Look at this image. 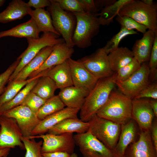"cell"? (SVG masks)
<instances>
[{"label":"cell","instance_id":"1","mask_svg":"<svg viewBox=\"0 0 157 157\" xmlns=\"http://www.w3.org/2000/svg\"><path fill=\"white\" fill-rule=\"evenodd\" d=\"M116 72H114L110 76L98 79L80 110V119L82 121L88 122L105 104L116 85Z\"/></svg>","mask_w":157,"mask_h":157},{"label":"cell","instance_id":"2","mask_svg":"<svg viewBox=\"0 0 157 157\" xmlns=\"http://www.w3.org/2000/svg\"><path fill=\"white\" fill-rule=\"evenodd\" d=\"M132 100L119 90L114 89L96 115L118 124H125L132 119Z\"/></svg>","mask_w":157,"mask_h":157},{"label":"cell","instance_id":"3","mask_svg":"<svg viewBox=\"0 0 157 157\" xmlns=\"http://www.w3.org/2000/svg\"><path fill=\"white\" fill-rule=\"evenodd\" d=\"M76 24L72 40L74 46L80 48L88 47L92 45V39L98 34L100 25L97 15L85 12L73 13Z\"/></svg>","mask_w":157,"mask_h":157},{"label":"cell","instance_id":"4","mask_svg":"<svg viewBox=\"0 0 157 157\" xmlns=\"http://www.w3.org/2000/svg\"><path fill=\"white\" fill-rule=\"evenodd\" d=\"M50 1L51 3L47 10L51 15L53 25L66 44L73 47L72 38L76 24V17L72 13L62 9L54 0Z\"/></svg>","mask_w":157,"mask_h":157},{"label":"cell","instance_id":"5","mask_svg":"<svg viewBox=\"0 0 157 157\" xmlns=\"http://www.w3.org/2000/svg\"><path fill=\"white\" fill-rule=\"evenodd\" d=\"M157 6L147 5L141 1L132 0L124 5L118 15L129 17L146 26L148 30L157 31Z\"/></svg>","mask_w":157,"mask_h":157},{"label":"cell","instance_id":"6","mask_svg":"<svg viewBox=\"0 0 157 157\" xmlns=\"http://www.w3.org/2000/svg\"><path fill=\"white\" fill-rule=\"evenodd\" d=\"M51 32L43 33L38 38L26 39L28 46L25 51L18 57L20 61L10 76L9 82L13 80L16 76L23 68L43 49L48 46L65 42L63 38Z\"/></svg>","mask_w":157,"mask_h":157},{"label":"cell","instance_id":"7","mask_svg":"<svg viewBox=\"0 0 157 157\" xmlns=\"http://www.w3.org/2000/svg\"><path fill=\"white\" fill-rule=\"evenodd\" d=\"M88 122V130L112 151L118 141L121 125L100 117L96 114L92 117Z\"/></svg>","mask_w":157,"mask_h":157},{"label":"cell","instance_id":"8","mask_svg":"<svg viewBox=\"0 0 157 157\" xmlns=\"http://www.w3.org/2000/svg\"><path fill=\"white\" fill-rule=\"evenodd\" d=\"M74 138L83 157H114L112 151L88 130L76 133Z\"/></svg>","mask_w":157,"mask_h":157},{"label":"cell","instance_id":"9","mask_svg":"<svg viewBox=\"0 0 157 157\" xmlns=\"http://www.w3.org/2000/svg\"><path fill=\"white\" fill-rule=\"evenodd\" d=\"M29 138H40L43 140L42 153L63 152L71 154L74 153L75 143L73 133L60 135L47 133L31 136Z\"/></svg>","mask_w":157,"mask_h":157},{"label":"cell","instance_id":"10","mask_svg":"<svg viewBox=\"0 0 157 157\" xmlns=\"http://www.w3.org/2000/svg\"><path fill=\"white\" fill-rule=\"evenodd\" d=\"M148 62L141 65L138 70L126 80L116 81V85L123 94L132 99L150 83Z\"/></svg>","mask_w":157,"mask_h":157},{"label":"cell","instance_id":"11","mask_svg":"<svg viewBox=\"0 0 157 157\" xmlns=\"http://www.w3.org/2000/svg\"><path fill=\"white\" fill-rule=\"evenodd\" d=\"M21 131L14 118L0 115V149L19 147L25 149Z\"/></svg>","mask_w":157,"mask_h":157},{"label":"cell","instance_id":"12","mask_svg":"<svg viewBox=\"0 0 157 157\" xmlns=\"http://www.w3.org/2000/svg\"><path fill=\"white\" fill-rule=\"evenodd\" d=\"M5 116L15 119L20 129L23 136L29 137L40 120L37 114L29 107L21 105L3 113Z\"/></svg>","mask_w":157,"mask_h":157},{"label":"cell","instance_id":"13","mask_svg":"<svg viewBox=\"0 0 157 157\" xmlns=\"http://www.w3.org/2000/svg\"><path fill=\"white\" fill-rule=\"evenodd\" d=\"M87 69L98 79L108 77L114 72L110 68L108 54L103 47L80 59Z\"/></svg>","mask_w":157,"mask_h":157},{"label":"cell","instance_id":"14","mask_svg":"<svg viewBox=\"0 0 157 157\" xmlns=\"http://www.w3.org/2000/svg\"><path fill=\"white\" fill-rule=\"evenodd\" d=\"M151 136L150 130H140L138 139L130 144L122 157H157Z\"/></svg>","mask_w":157,"mask_h":157},{"label":"cell","instance_id":"15","mask_svg":"<svg viewBox=\"0 0 157 157\" xmlns=\"http://www.w3.org/2000/svg\"><path fill=\"white\" fill-rule=\"evenodd\" d=\"M131 117L141 131L150 130L155 117L149 100L144 98L132 100Z\"/></svg>","mask_w":157,"mask_h":157},{"label":"cell","instance_id":"16","mask_svg":"<svg viewBox=\"0 0 157 157\" xmlns=\"http://www.w3.org/2000/svg\"><path fill=\"white\" fill-rule=\"evenodd\" d=\"M67 61L70 69L73 85L85 88L90 91L98 79L87 69L80 59L76 60L70 58Z\"/></svg>","mask_w":157,"mask_h":157},{"label":"cell","instance_id":"17","mask_svg":"<svg viewBox=\"0 0 157 157\" xmlns=\"http://www.w3.org/2000/svg\"><path fill=\"white\" fill-rule=\"evenodd\" d=\"M74 51L73 47L68 46L65 42L54 45L52 52L44 63L30 75L28 78L34 77L41 72L64 63L71 58Z\"/></svg>","mask_w":157,"mask_h":157},{"label":"cell","instance_id":"18","mask_svg":"<svg viewBox=\"0 0 157 157\" xmlns=\"http://www.w3.org/2000/svg\"><path fill=\"white\" fill-rule=\"evenodd\" d=\"M78 108L66 107L40 121L33 130L31 136L44 134L52 127L66 119L77 118L80 111Z\"/></svg>","mask_w":157,"mask_h":157},{"label":"cell","instance_id":"19","mask_svg":"<svg viewBox=\"0 0 157 157\" xmlns=\"http://www.w3.org/2000/svg\"><path fill=\"white\" fill-rule=\"evenodd\" d=\"M140 129L136 123L131 119L125 124L121 125L119 139L112 151L114 157H122L128 146L136 141Z\"/></svg>","mask_w":157,"mask_h":157},{"label":"cell","instance_id":"20","mask_svg":"<svg viewBox=\"0 0 157 157\" xmlns=\"http://www.w3.org/2000/svg\"><path fill=\"white\" fill-rule=\"evenodd\" d=\"M60 90L58 95L65 106L80 110L90 92L86 88L73 85Z\"/></svg>","mask_w":157,"mask_h":157},{"label":"cell","instance_id":"21","mask_svg":"<svg viewBox=\"0 0 157 157\" xmlns=\"http://www.w3.org/2000/svg\"><path fill=\"white\" fill-rule=\"evenodd\" d=\"M40 73L42 76H48L52 79L58 89L61 90L73 85L70 69L67 60Z\"/></svg>","mask_w":157,"mask_h":157},{"label":"cell","instance_id":"22","mask_svg":"<svg viewBox=\"0 0 157 157\" xmlns=\"http://www.w3.org/2000/svg\"><path fill=\"white\" fill-rule=\"evenodd\" d=\"M156 32L148 30L142 38L137 40L131 50L135 58L142 64L148 62L154 42Z\"/></svg>","mask_w":157,"mask_h":157},{"label":"cell","instance_id":"23","mask_svg":"<svg viewBox=\"0 0 157 157\" xmlns=\"http://www.w3.org/2000/svg\"><path fill=\"white\" fill-rule=\"evenodd\" d=\"M90 124L77 118H70L62 121L51 129L48 133L60 135L66 133H81L88 131Z\"/></svg>","mask_w":157,"mask_h":157},{"label":"cell","instance_id":"24","mask_svg":"<svg viewBox=\"0 0 157 157\" xmlns=\"http://www.w3.org/2000/svg\"><path fill=\"white\" fill-rule=\"evenodd\" d=\"M32 10L27 3L23 1L13 0L0 13V23H6L21 19L26 15H29Z\"/></svg>","mask_w":157,"mask_h":157},{"label":"cell","instance_id":"25","mask_svg":"<svg viewBox=\"0 0 157 157\" xmlns=\"http://www.w3.org/2000/svg\"><path fill=\"white\" fill-rule=\"evenodd\" d=\"M40 32L33 18L9 30L0 32V39L10 36L18 38H38Z\"/></svg>","mask_w":157,"mask_h":157},{"label":"cell","instance_id":"26","mask_svg":"<svg viewBox=\"0 0 157 157\" xmlns=\"http://www.w3.org/2000/svg\"><path fill=\"white\" fill-rule=\"evenodd\" d=\"M53 49V46H48L42 49L16 76L13 80H25L38 69L44 63Z\"/></svg>","mask_w":157,"mask_h":157},{"label":"cell","instance_id":"27","mask_svg":"<svg viewBox=\"0 0 157 157\" xmlns=\"http://www.w3.org/2000/svg\"><path fill=\"white\" fill-rule=\"evenodd\" d=\"M110 68L114 72H116L134 58L132 51L126 47H118L108 55Z\"/></svg>","mask_w":157,"mask_h":157},{"label":"cell","instance_id":"28","mask_svg":"<svg viewBox=\"0 0 157 157\" xmlns=\"http://www.w3.org/2000/svg\"><path fill=\"white\" fill-rule=\"evenodd\" d=\"M29 15L34 21L40 32H51L60 36L54 28L51 15L47 10L44 8L32 10Z\"/></svg>","mask_w":157,"mask_h":157},{"label":"cell","instance_id":"29","mask_svg":"<svg viewBox=\"0 0 157 157\" xmlns=\"http://www.w3.org/2000/svg\"><path fill=\"white\" fill-rule=\"evenodd\" d=\"M58 89L55 82L48 76L40 77L31 92L40 97L47 100L53 97Z\"/></svg>","mask_w":157,"mask_h":157},{"label":"cell","instance_id":"30","mask_svg":"<svg viewBox=\"0 0 157 157\" xmlns=\"http://www.w3.org/2000/svg\"><path fill=\"white\" fill-rule=\"evenodd\" d=\"M132 0H119L104 8L97 14L100 25H108L113 22L120 9Z\"/></svg>","mask_w":157,"mask_h":157},{"label":"cell","instance_id":"31","mask_svg":"<svg viewBox=\"0 0 157 157\" xmlns=\"http://www.w3.org/2000/svg\"><path fill=\"white\" fill-rule=\"evenodd\" d=\"M41 76V75L39 74L34 77L11 100L3 105L0 107V115L21 105L27 95L31 92L36 83L39 78Z\"/></svg>","mask_w":157,"mask_h":157},{"label":"cell","instance_id":"32","mask_svg":"<svg viewBox=\"0 0 157 157\" xmlns=\"http://www.w3.org/2000/svg\"><path fill=\"white\" fill-rule=\"evenodd\" d=\"M65 106L58 95L47 100L39 110L37 115L40 120L63 109Z\"/></svg>","mask_w":157,"mask_h":157},{"label":"cell","instance_id":"33","mask_svg":"<svg viewBox=\"0 0 157 157\" xmlns=\"http://www.w3.org/2000/svg\"><path fill=\"white\" fill-rule=\"evenodd\" d=\"M34 77L25 80H13L8 83L3 92L0 96V107L11 100L28 82Z\"/></svg>","mask_w":157,"mask_h":157},{"label":"cell","instance_id":"34","mask_svg":"<svg viewBox=\"0 0 157 157\" xmlns=\"http://www.w3.org/2000/svg\"><path fill=\"white\" fill-rule=\"evenodd\" d=\"M84 12L97 15L104 7L115 2L116 0H78Z\"/></svg>","mask_w":157,"mask_h":157},{"label":"cell","instance_id":"35","mask_svg":"<svg viewBox=\"0 0 157 157\" xmlns=\"http://www.w3.org/2000/svg\"><path fill=\"white\" fill-rule=\"evenodd\" d=\"M138 33L134 30H130L121 27L118 33L114 35L108 41L103 47L104 51L108 55L110 52L116 49L119 47V43L125 37L130 35L137 34Z\"/></svg>","mask_w":157,"mask_h":157},{"label":"cell","instance_id":"36","mask_svg":"<svg viewBox=\"0 0 157 157\" xmlns=\"http://www.w3.org/2000/svg\"><path fill=\"white\" fill-rule=\"evenodd\" d=\"M21 140L24 144L26 153L24 157H41L42 140L36 142L34 138L22 136Z\"/></svg>","mask_w":157,"mask_h":157},{"label":"cell","instance_id":"37","mask_svg":"<svg viewBox=\"0 0 157 157\" xmlns=\"http://www.w3.org/2000/svg\"><path fill=\"white\" fill-rule=\"evenodd\" d=\"M141 65L134 58L129 63L119 69L116 72V81H121L127 79L140 68Z\"/></svg>","mask_w":157,"mask_h":157},{"label":"cell","instance_id":"38","mask_svg":"<svg viewBox=\"0 0 157 157\" xmlns=\"http://www.w3.org/2000/svg\"><path fill=\"white\" fill-rule=\"evenodd\" d=\"M116 20L120 24L121 27L128 30H134V29H135L144 34L148 29L145 26L128 16L118 14L116 16Z\"/></svg>","mask_w":157,"mask_h":157},{"label":"cell","instance_id":"39","mask_svg":"<svg viewBox=\"0 0 157 157\" xmlns=\"http://www.w3.org/2000/svg\"><path fill=\"white\" fill-rule=\"evenodd\" d=\"M148 66L150 72V82L156 80L157 77V31L156 33L154 42L148 61Z\"/></svg>","mask_w":157,"mask_h":157},{"label":"cell","instance_id":"40","mask_svg":"<svg viewBox=\"0 0 157 157\" xmlns=\"http://www.w3.org/2000/svg\"><path fill=\"white\" fill-rule=\"evenodd\" d=\"M46 100L31 92L27 95L21 105L27 106L37 114L39 109Z\"/></svg>","mask_w":157,"mask_h":157},{"label":"cell","instance_id":"41","mask_svg":"<svg viewBox=\"0 0 157 157\" xmlns=\"http://www.w3.org/2000/svg\"><path fill=\"white\" fill-rule=\"evenodd\" d=\"M63 10L72 13L85 12L78 0H54Z\"/></svg>","mask_w":157,"mask_h":157},{"label":"cell","instance_id":"42","mask_svg":"<svg viewBox=\"0 0 157 157\" xmlns=\"http://www.w3.org/2000/svg\"><path fill=\"white\" fill-rule=\"evenodd\" d=\"M20 59L18 57L4 72L0 74V96L3 92L5 85L8 83L10 76L19 64Z\"/></svg>","mask_w":157,"mask_h":157},{"label":"cell","instance_id":"43","mask_svg":"<svg viewBox=\"0 0 157 157\" xmlns=\"http://www.w3.org/2000/svg\"><path fill=\"white\" fill-rule=\"evenodd\" d=\"M145 98H150L152 99H157L156 82L151 84L150 83L142 90L133 99H140Z\"/></svg>","mask_w":157,"mask_h":157},{"label":"cell","instance_id":"44","mask_svg":"<svg viewBox=\"0 0 157 157\" xmlns=\"http://www.w3.org/2000/svg\"><path fill=\"white\" fill-rule=\"evenodd\" d=\"M50 0H30L27 4L29 7H33L35 9L44 8L49 7L51 4Z\"/></svg>","mask_w":157,"mask_h":157},{"label":"cell","instance_id":"45","mask_svg":"<svg viewBox=\"0 0 157 157\" xmlns=\"http://www.w3.org/2000/svg\"><path fill=\"white\" fill-rule=\"evenodd\" d=\"M152 122L150 129L151 136L152 141L156 152L157 153V121L155 117Z\"/></svg>","mask_w":157,"mask_h":157},{"label":"cell","instance_id":"46","mask_svg":"<svg viewBox=\"0 0 157 157\" xmlns=\"http://www.w3.org/2000/svg\"><path fill=\"white\" fill-rule=\"evenodd\" d=\"M70 155L65 152L57 151L42 153L41 157H69Z\"/></svg>","mask_w":157,"mask_h":157},{"label":"cell","instance_id":"47","mask_svg":"<svg viewBox=\"0 0 157 157\" xmlns=\"http://www.w3.org/2000/svg\"><path fill=\"white\" fill-rule=\"evenodd\" d=\"M150 106L153 110L155 117H157V100L152 99L149 100Z\"/></svg>","mask_w":157,"mask_h":157},{"label":"cell","instance_id":"48","mask_svg":"<svg viewBox=\"0 0 157 157\" xmlns=\"http://www.w3.org/2000/svg\"><path fill=\"white\" fill-rule=\"evenodd\" d=\"M10 150V148H6L0 149V157H3L8 156Z\"/></svg>","mask_w":157,"mask_h":157},{"label":"cell","instance_id":"49","mask_svg":"<svg viewBox=\"0 0 157 157\" xmlns=\"http://www.w3.org/2000/svg\"><path fill=\"white\" fill-rule=\"evenodd\" d=\"M141 1L144 4L150 6H156L152 0H142Z\"/></svg>","mask_w":157,"mask_h":157},{"label":"cell","instance_id":"50","mask_svg":"<svg viewBox=\"0 0 157 157\" xmlns=\"http://www.w3.org/2000/svg\"><path fill=\"white\" fill-rule=\"evenodd\" d=\"M69 157H78V155L76 153L74 152L71 154Z\"/></svg>","mask_w":157,"mask_h":157},{"label":"cell","instance_id":"51","mask_svg":"<svg viewBox=\"0 0 157 157\" xmlns=\"http://www.w3.org/2000/svg\"><path fill=\"white\" fill-rule=\"evenodd\" d=\"M5 1V0H0V7L4 4Z\"/></svg>","mask_w":157,"mask_h":157},{"label":"cell","instance_id":"52","mask_svg":"<svg viewBox=\"0 0 157 157\" xmlns=\"http://www.w3.org/2000/svg\"><path fill=\"white\" fill-rule=\"evenodd\" d=\"M5 156L3 157H7V156Z\"/></svg>","mask_w":157,"mask_h":157},{"label":"cell","instance_id":"53","mask_svg":"<svg viewBox=\"0 0 157 157\" xmlns=\"http://www.w3.org/2000/svg\"></svg>","mask_w":157,"mask_h":157}]
</instances>
